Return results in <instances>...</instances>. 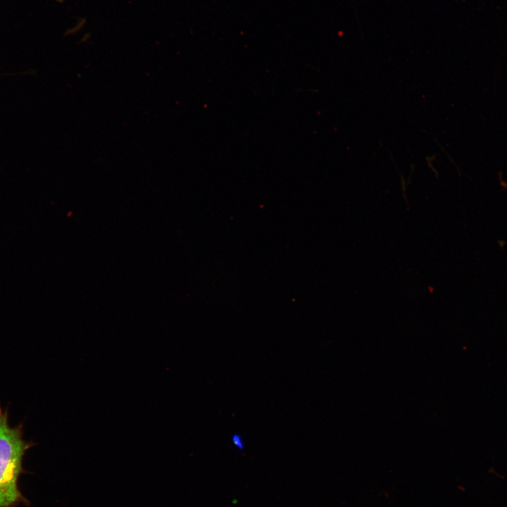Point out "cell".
<instances>
[{
    "instance_id": "obj_1",
    "label": "cell",
    "mask_w": 507,
    "mask_h": 507,
    "mask_svg": "<svg viewBox=\"0 0 507 507\" xmlns=\"http://www.w3.org/2000/svg\"><path fill=\"white\" fill-rule=\"evenodd\" d=\"M34 445L24 439L22 424L10 426L8 410L0 404V507H17L21 503L30 506L18 480L25 472V454Z\"/></svg>"
},
{
    "instance_id": "obj_2",
    "label": "cell",
    "mask_w": 507,
    "mask_h": 507,
    "mask_svg": "<svg viewBox=\"0 0 507 507\" xmlns=\"http://www.w3.org/2000/svg\"><path fill=\"white\" fill-rule=\"evenodd\" d=\"M232 441L233 444L237 446L242 447L244 445L242 437L237 434H235L232 436Z\"/></svg>"
}]
</instances>
